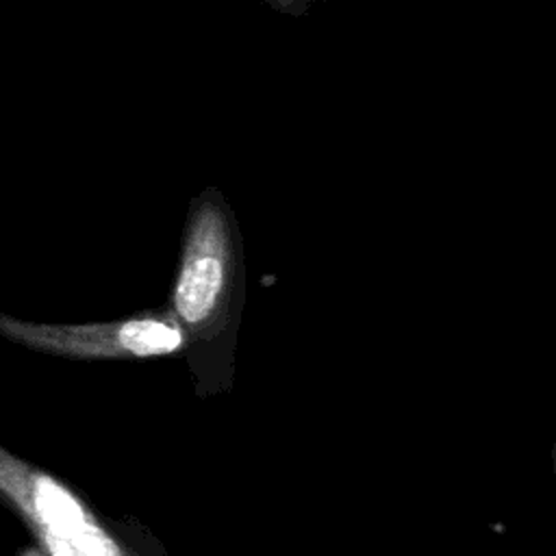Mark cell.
Masks as SVG:
<instances>
[{
  "label": "cell",
  "mask_w": 556,
  "mask_h": 556,
  "mask_svg": "<svg viewBox=\"0 0 556 556\" xmlns=\"http://www.w3.org/2000/svg\"><path fill=\"white\" fill-rule=\"evenodd\" d=\"M35 532L50 556H128L126 549L96 519Z\"/></svg>",
  "instance_id": "277c9868"
},
{
  "label": "cell",
  "mask_w": 556,
  "mask_h": 556,
  "mask_svg": "<svg viewBox=\"0 0 556 556\" xmlns=\"http://www.w3.org/2000/svg\"><path fill=\"white\" fill-rule=\"evenodd\" d=\"M35 339L50 350L74 356L152 358L180 352L191 337L172 313H165L91 326L37 328Z\"/></svg>",
  "instance_id": "7a4b0ae2"
},
{
  "label": "cell",
  "mask_w": 556,
  "mask_h": 556,
  "mask_svg": "<svg viewBox=\"0 0 556 556\" xmlns=\"http://www.w3.org/2000/svg\"><path fill=\"white\" fill-rule=\"evenodd\" d=\"M30 556H39V554H30Z\"/></svg>",
  "instance_id": "5b68a950"
},
{
  "label": "cell",
  "mask_w": 556,
  "mask_h": 556,
  "mask_svg": "<svg viewBox=\"0 0 556 556\" xmlns=\"http://www.w3.org/2000/svg\"><path fill=\"white\" fill-rule=\"evenodd\" d=\"M232 274V224L219 195L208 191L191 211L172 293V315L189 337H206L222 328Z\"/></svg>",
  "instance_id": "6da1fadb"
},
{
  "label": "cell",
  "mask_w": 556,
  "mask_h": 556,
  "mask_svg": "<svg viewBox=\"0 0 556 556\" xmlns=\"http://www.w3.org/2000/svg\"><path fill=\"white\" fill-rule=\"evenodd\" d=\"M0 489L20 506L35 530H56L93 519L89 508L54 478L0 456Z\"/></svg>",
  "instance_id": "3957f363"
}]
</instances>
